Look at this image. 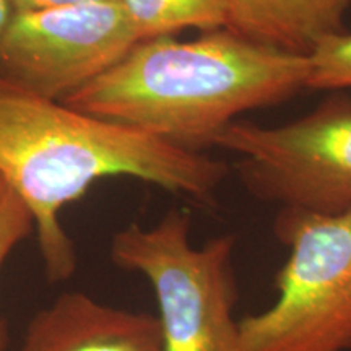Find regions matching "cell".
Here are the masks:
<instances>
[{
	"label": "cell",
	"instance_id": "obj_1",
	"mask_svg": "<svg viewBox=\"0 0 351 351\" xmlns=\"http://www.w3.org/2000/svg\"><path fill=\"white\" fill-rule=\"evenodd\" d=\"M228 174L225 161L88 116L0 78V176L32 213L52 283L77 269L60 210L95 181L127 176L208 204Z\"/></svg>",
	"mask_w": 351,
	"mask_h": 351
},
{
	"label": "cell",
	"instance_id": "obj_2",
	"mask_svg": "<svg viewBox=\"0 0 351 351\" xmlns=\"http://www.w3.org/2000/svg\"><path fill=\"white\" fill-rule=\"evenodd\" d=\"M307 56L249 41L228 28L191 41H138L116 65L60 103L199 152L252 109L306 90Z\"/></svg>",
	"mask_w": 351,
	"mask_h": 351
},
{
	"label": "cell",
	"instance_id": "obj_3",
	"mask_svg": "<svg viewBox=\"0 0 351 351\" xmlns=\"http://www.w3.org/2000/svg\"><path fill=\"white\" fill-rule=\"evenodd\" d=\"M189 230L191 218L178 210L152 228L132 223L114 234L111 258L150 282L165 351H241L236 238L218 236L192 247Z\"/></svg>",
	"mask_w": 351,
	"mask_h": 351
},
{
	"label": "cell",
	"instance_id": "obj_4",
	"mask_svg": "<svg viewBox=\"0 0 351 351\" xmlns=\"http://www.w3.org/2000/svg\"><path fill=\"white\" fill-rule=\"evenodd\" d=\"M274 230L289 257L276 301L239 320L241 351H351V210L282 208Z\"/></svg>",
	"mask_w": 351,
	"mask_h": 351
},
{
	"label": "cell",
	"instance_id": "obj_5",
	"mask_svg": "<svg viewBox=\"0 0 351 351\" xmlns=\"http://www.w3.org/2000/svg\"><path fill=\"white\" fill-rule=\"evenodd\" d=\"M212 147L239 156L249 194L282 208L320 215L351 210V96L337 93L280 125L234 121Z\"/></svg>",
	"mask_w": 351,
	"mask_h": 351
},
{
	"label": "cell",
	"instance_id": "obj_6",
	"mask_svg": "<svg viewBox=\"0 0 351 351\" xmlns=\"http://www.w3.org/2000/svg\"><path fill=\"white\" fill-rule=\"evenodd\" d=\"M138 41L117 0L15 12L0 36V78L60 103Z\"/></svg>",
	"mask_w": 351,
	"mask_h": 351
},
{
	"label": "cell",
	"instance_id": "obj_7",
	"mask_svg": "<svg viewBox=\"0 0 351 351\" xmlns=\"http://www.w3.org/2000/svg\"><path fill=\"white\" fill-rule=\"evenodd\" d=\"M21 351H165L156 315L64 293L29 320Z\"/></svg>",
	"mask_w": 351,
	"mask_h": 351
},
{
	"label": "cell",
	"instance_id": "obj_8",
	"mask_svg": "<svg viewBox=\"0 0 351 351\" xmlns=\"http://www.w3.org/2000/svg\"><path fill=\"white\" fill-rule=\"evenodd\" d=\"M226 28L249 41L307 56L319 39L345 32L351 0H225Z\"/></svg>",
	"mask_w": 351,
	"mask_h": 351
},
{
	"label": "cell",
	"instance_id": "obj_9",
	"mask_svg": "<svg viewBox=\"0 0 351 351\" xmlns=\"http://www.w3.org/2000/svg\"><path fill=\"white\" fill-rule=\"evenodd\" d=\"M134 23L140 41L174 36L182 29L200 33L226 28L225 0H117Z\"/></svg>",
	"mask_w": 351,
	"mask_h": 351
},
{
	"label": "cell",
	"instance_id": "obj_10",
	"mask_svg": "<svg viewBox=\"0 0 351 351\" xmlns=\"http://www.w3.org/2000/svg\"><path fill=\"white\" fill-rule=\"evenodd\" d=\"M309 73L306 90H345L351 88V32L319 39L307 54Z\"/></svg>",
	"mask_w": 351,
	"mask_h": 351
},
{
	"label": "cell",
	"instance_id": "obj_11",
	"mask_svg": "<svg viewBox=\"0 0 351 351\" xmlns=\"http://www.w3.org/2000/svg\"><path fill=\"white\" fill-rule=\"evenodd\" d=\"M33 231L34 223L28 207L0 176V271L13 249ZM5 327L0 322V351L5 350Z\"/></svg>",
	"mask_w": 351,
	"mask_h": 351
},
{
	"label": "cell",
	"instance_id": "obj_12",
	"mask_svg": "<svg viewBox=\"0 0 351 351\" xmlns=\"http://www.w3.org/2000/svg\"><path fill=\"white\" fill-rule=\"evenodd\" d=\"M88 2H104V0H13V5H15V12H28V10H43V8H52V7L75 5V3H88Z\"/></svg>",
	"mask_w": 351,
	"mask_h": 351
},
{
	"label": "cell",
	"instance_id": "obj_13",
	"mask_svg": "<svg viewBox=\"0 0 351 351\" xmlns=\"http://www.w3.org/2000/svg\"><path fill=\"white\" fill-rule=\"evenodd\" d=\"M13 13H15L13 0H0V36L5 32L7 25L10 23Z\"/></svg>",
	"mask_w": 351,
	"mask_h": 351
}]
</instances>
